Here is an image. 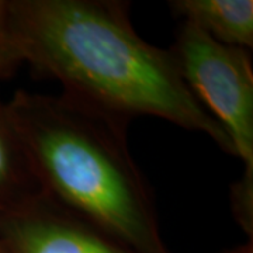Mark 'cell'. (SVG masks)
<instances>
[{"label": "cell", "mask_w": 253, "mask_h": 253, "mask_svg": "<svg viewBox=\"0 0 253 253\" xmlns=\"http://www.w3.org/2000/svg\"><path fill=\"white\" fill-rule=\"evenodd\" d=\"M21 63L59 82L62 94L128 124L155 117L199 132L229 155L224 128L183 81L169 49L149 44L120 0H7Z\"/></svg>", "instance_id": "1"}, {"label": "cell", "mask_w": 253, "mask_h": 253, "mask_svg": "<svg viewBox=\"0 0 253 253\" xmlns=\"http://www.w3.org/2000/svg\"><path fill=\"white\" fill-rule=\"evenodd\" d=\"M40 193L139 253H170L126 126L65 94L18 89L6 103Z\"/></svg>", "instance_id": "2"}, {"label": "cell", "mask_w": 253, "mask_h": 253, "mask_svg": "<svg viewBox=\"0 0 253 253\" xmlns=\"http://www.w3.org/2000/svg\"><path fill=\"white\" fill-rule=\"evenodd\" d=\"M183 81L229 138L244 174L231 189L236 222L253 235V69L249 51L222 45L181 23L169 49Z\"/></svg>", "instance_id": "3"}, {"label": "cell", "mask_w": 253, "mask_h": 253, "mask_svg": "<svg viewBox=\"0 0 253 253\" xmlns=\"http://www.w3.org/2000/svg\"><path fill=\"white\" fill-rule=\"evenodd\" d=\"M0 239L11 253H139L41 193L0 215Z\"/></svg>", "instance_id": "4"}, {"label": "cell", "mask_w": 253, "mask_h": 253, "mask_svg": "<svg viewBox=\"0 0 253 253\" xmlns=\"http://www.w3.org/2000/svg\"><path fill=\"white\" fill-rule=\"evenodd\" d=\"M169 9L222 45L253 48L252 0H172Z\"/></svg>", "instance_id": "5"}, {"label": "cell", "mask_w": 253, "mask_h": 253, "mask_svg": "<svg viewBox=\"0 0 253 253\" xmlns=\"http://www.w3.org/2000/svg\"><path fill=\"white\" fill-rule=\"evenodd\" d=\"M38 194L40 189L6 103L0 100V215L26 204Z\"/></svg>", "instance_id": "6"}, {"label": "cell", "mask_w": 253, "mask_h": 253, "mask_svg": "<svg viewBox=\"0 0 253 253\" xmlns=\"http://www.w3.org/2000/svg\"><path fill=\"white\" fill-rule=\"evenodd\" d=\"M18 65L21 61L10 34L7 0H0V81L10 76Z\"/></svg>", "instance_id": "7"}, {"label": "cell", "mask_w": 253, "mask_h": 253, "mask_svg": "<svg viewBox=\"0 0 253 253\" xmlns=\"http://www.w3.org/2000/svg\"><path fill=\"white\" fill-rule=\"evenodd\" d=\"M225 253H253V242L249 241V242L241 245L238 248H234V249H231V251H228Z\"/></svg>", "instance_id": "8"}, {"label": "cell", "mask_w": 253, "mask_h": 253, "mask_svg": "<svg viewBox=\"0 0 253 253\" xmlns=\"http://www.w3.org/2000/svg\"><path fill=\"white\" fill-rule=\"evenodd\" d=\"M0 253H11L9 251V248L6 246V244L0 239Z\"/></svg>", "instance_id": "9"}]
</instances>
